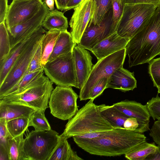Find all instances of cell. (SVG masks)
<instances>
[{
    "mask_svg": "<svg viewBox=\"0 0 160 160\" xmlns=\"http://www.w3.org/2000/svg\"><path fill=\"white\" fill-rule=\"evenodd\" d=\"M134 74L123 67L119 68L109 78L107 88H111L124 92L133 90L137 87Z\"/></svg>",
    "mask_w": 160,
    "mask_h": 160,
    "instance_id": "e0dca14e",
    "label": "cell"
},
{
    "mask_svg": "<svg viewBox=\"0 0 160 160\" xmlns=\"http://www.w3.org/2000/svg\"><path fill=\"white\" fill-rule=\"evenodd\" d=\"M158 89V93H160V86H159L158 88H157Z\"/></svg>",
    "mask_w": 160,
    "mask_h": 160,
    "instance_id": "c3c4849f",
    "label": "cell"
},
{
    "mask_svg": "<svg viewBox=\"0 0 160 160\" xmlns=\"http://www.w3.org/2000/svg\"><path fill=\"white\" fill-rule=\"evenodd\" d=\"M112 8L100 24H95L89 21L77 45L90 51L98 43L116 32L112 28Z\"/></svg>",
    "mask_w": 160,
    "mask_h": 160,
    "instance_id": "7c38bea8",
    "label": "cell"
},
{
    "mask_svg": "<svg viewBox=\"0 0 160 160\" xmlns=\"http://www.w3.org/2000/svg\"><path fill=\"white\" fill-rule=\"evenodd\" d=\"M83 0H69L67 5L66 11L74 9L78 6Z\"/></svg>",
    "mask_w": 160,
    "mask_h": 160,
    "instance_id": "bcb514c9",
    "label": "cell"
},
{
    "mask_svg": "<svg viewBox=\"0 0 160 160\" xmlns=\"http://www.w3.org/2000/svg\"><path fill=\"white\" fill-rule=\"evenodd\" d=\"M99 111L103 117L115 128L123 127L125 120L129 117L111 106L102 104L98 105Z\"/></svg>",
    "mask_w": 160,
    "mask_h": 160,
    "instance_id": "cb8c5ba5",
    "label": "cell"
},
{
    "mask_svg": "<svg viewBox=\"0 0 160 160\" xmlns=\"http://www.w3.org/2000/svg\"><path fill=\"white\" fill-rule=\"evenodd\" d=\"M146 105L153 120L160 118V97L158 95L149 100Z\"/></svg>",
    "mask_w": 160,
    "mask_h": 160,
    "instance_id": "d590c367",
    "label": "cell"
},
{
    "mask_svg": "<svg viewBox=\"0 0 160 160\" xmlns=\"http://www.w3.org/2000/svg\"><path fill=\"white\" fill-rule=\"evenodd\" d=\"M77 44L73 40L70 32L67 30L61 32L48 61L72 52L74 48Z\"/></svg>",
    "mask_w": 160,
    "mask_h": 160,
    "instance_id": "ffe728a7",
    "label": "cell"
},
{
    "mask_svg": "<svg viewBox=\"0 0 160 160\" xmlns=\"http://www.w3.org/2000/svg\"><path fill=\"white\" fill-rule=\"evenodd\" d=\"M109 78H102L97 83L91 90L90 99L94 100L101 95L105 89L107 88Z\"/></svg>",
    "mask_w": 160,
    "mask_h": 160,
    "instance_id": "74e56055",
    "label": "cell"
},
{
    "mask_svg": "<svg viewBox=\"0 0 160 160\" xmlns=\"http://www.w3.org/2000/svg\"><path fill=\"white\" fill-rule=\"evenodd\" d=\"M41 61V47L40 43L30 62L27 72L31 73L44 68L42 66Z\"/></svg>",
    "mask_w": 160,
    "mask_h": 160,
    "instance_id": "8d00e7d4",
    "label": "cell"
},
{
    "mask_svg": "<svg viewBox=\"0 0 160 160\" xmlns=\"http://www.w3.org/2000/svg\"><path fill=\"white\" fill-rule=\"evenodd\" d=\"M42 26L48 30L55 29L65 31L67 30L68 22L63 13L55 9L48 12L42 22Z\"/></svg>",
    "mask_w": 160,
    "mask_h": 160,
    "instance_id": "7402d4cb",
    "label": "cell"
},
{
    "mask_svg": "<svg viewBox=\"0 0 160 160\" xmlns=\"http://www.w3.org/2000/svg\"><path fill=\"white\" fill-rule=\"evenodd\" d=\"M11 50L9 34L5 22L0 23V65H2Z\"/></svg>",
    "mask_w": 160,
    "mask_h": 160,
    "instance_id": "f546056e",
    "label": "cell"
},
{
    "mask_svg": "<svg viewBox=\"0 0 160 160\" xmlns=\"http://www.w3.org/2000/svg\"><path fill=\"white\" fill-rule=\"evenodd\" d=\"M8 0H0V23L5 22L8 10Z\"/></svg>",
    "mask_w": 160,
    "mask_h": 160,
    "instance_id": "60d3db41",
    "label": "cell"
},
{
    "mask_svg": "<svg viewBox=\"0 0 160 160\" xmlns=\"http://www.w3.org/2000/svg\"><path fill=\"white\" fill-rule=\"evenodd\" d=\"M113 106L129 117L142 120H149L151 117L145 105L134 101L125 100L114 103Z\"/></svg>",
    "mask_w": 160,
    "mask_h": 160,
    "instance_id": "ac0fdd59",
    "label": "cell"
},
{
    "mask_svg": "<svg viewBox=\"0 0 160 160\" xmlns=\"http://www.w3.org/2000/svg\"><path fill=\"white\" fill-rule=\"evenodd\" d=\"M148 73L154 87L160 86V57L153 59L149 63Z\"/></svg>",
    "mask_w": 160,
    "mask_h": 160,
    "instance_id": "e575fe53",
    "label": "cell"
},
{
    "mask_svg": "<svg viewBox=\"0 0 160 160\" xmlns=\"http://www.w3.org/2000/svg\"><path fill=\"white\" fill-rule=\"evenodd\" d=\"M50 10L44 2L39 11L32 18L8 30L10 37L11 49L18 43L30 37L42 26Z\"/></svg>",
    "mask_w": 160,
    "mask_h": 160,
    "instance_id": "4fadbf2b",
    "label": "cell"
},
{
    "mask_svg": "<svg viewBox=\"0 0 160 160\" xmlns=\"http://www.w3.org/2000/svg\"><path fill=\"white\" fill-rule=\"evenodd\" d=\"M43 72L44 68L31 73L27 72L18 83L8 91L3 97L20 93L36 77Z\"/></svg>",
    "mask_w": 160,
    "mask_h": 160,
    "instance_id": "4dcf8cb0",
    "label": "cell"
},
{
    "mask_svg": "<svg viewBox=\"0 0 160 160\" xmlns=\"http://www.w3.org/2000/svg\"><path fill=\"white\" fill-rule=\"evenodd\" d=\"M124 48L98 60L93 67L90 75L82 87L80 89V101L90 99L91 90L101 79L109 78L117 69L123 67L126 56Z\"/></svg>",
    "mask_w": 160,
    "mask_h": 160,
    "instance_id": "52a82bcc",
    "label": "cell"
},
{
    "mask_svg": "<svg viewBox=\"0 0 160 160\" xmlns=\"http://www.w3.org/2000/svg\"><path fill=\"white\" fill-rule=\"evenodd\" d=\"M33 34L12 48L4 62L0 65V85L3 82L12 65Z\"/></svg>",
    "mask_w": 160,
    "mask_h": 160,
    "instance_id": "603a6c76",
    "label": "cell"
},
{
    "mask_svg": "<svg viewBox=\"0 0 160 160\" xmlns=\"http://www.w3.org/2000/svg\"><path fill=\"white\" fill-rule=\"evenodd\" d=\"M72 52L48 61L44 67L47 77L57 86L78 88Z\"/></svg>",
    "mask_w": 160,
    "mask_h": 160,
    "instance_id": "9c48e42d",
    "label": "cell"
},
{
    "mask_svg": "<svg viewBox=\"0 0 160 160\" xmlns=\"http://www.w3.org/2000/svg\"><path fill=\"white\" fill-rule=\"evenodd\" d=\"M0 160H9L8 150L1 145H0Z\"/></svg>",
    "mask_w": 160,
    "mask_h": 160,
    "instance_id": "f6af8a7d",
    "label": "cell"
},
{
    "mask_svg": "<svg viewBox=\"0 0 160 160\" xmlns=\"http://www.w3.org/2000/svg\"><path fill=\"white\" fill-rule=\"evenodd\" d=\"M43 3L42 0H13L9 6L5 20L8 30L32 18Z\"/></svg>",
    "mask_w": 160,
    "mask_h": 160,
    "instance_id": "8fae6325",
    "label": "cell"
},
{
    "mask_svg": "<svg viewBox=\"0 0 160 160\" xmlns=\"http://www.w3.org/2000/svg\"><path fill=\"white\" fill-rule=\"evenodd\" d=\"M6 122L5 119L0 118V145L8 150V139L9 134L7 128Z\"/></svg>",
    "mask_w": 160,
    "mask_h": 160,
    "instance_id": "f35d334b",
    "label": "cell"
},
{
    "mask_svg": "<svg viewBox=\"0 0 160 160\" xmlns=\"http://www.w3.org/2000/svg\"><path fill=\"white\" fill-rule=\"evenodd\" d=\"M128 41L119 36L116 32L98 43L90 51L99 60L125 48Z\"/></svg>",
    "mask_w": 160,
    "mask_h": 160,
    "instance_id": "2e32d148",
    "label": "cell"
},
{
    "mask_svg": "<svg viewBox=\"0 0 160 160\" xmlns=\"http://www.w3.org/2000/svg\"><path fill=\"white\" fill-rule=\"evenodd\" d=\"M144 160H160V145H158L155 152L149 155Z\"/></svg>",
    "mask_w": 160,
    "mask_h": 160,
    "instance_id": "7bdbcfd3",
    "label": "cell"
},
{
    "mask_svg": "<svg viewBox=\"0 0 160 160\" xmlns=\"http://www.w3.org/2000/svg\"><path fill=\"white\" fill-rule=\"evenodd\" d=\"M69 0H54L57 9L61 11H66Z\"/></svg>",
    "mask_w": 160,
    "mask_h": 160,
    "instance_id": "ee69618b",
    "label": "cell"
},
{
    "mask_svg": "<svg viewBox=\"0 0 160 160\" xmlns=\"http://www.w3.org/2000/svg\"><path fill=\"white\" fill-rule=\"evenodd\" d=\"M125 48L129 67L149 63L160 55V5Z\"/></svg>",
    "mask_w": 160,
    "mask_h": 160,
    "instance_id": "7a4b0ae2",
    "label": "cell"
},
{
    "mask_svg": "<svg viewBox=\"0 0 160 160\" xmlns=\"http://www.w3.org/2000/svg\"><path fill=\"white\" fill-rule=\"evenodd\" d=\"M54 0H44L43 2L48 7L49 10L52 11L54 10Z\"/></svg>",
    "mask_w": 160,
    "mask_h": 160,
    "instance_id": "7dc6e473",
    "label": "cell"
},
{
    "mask_svg": "<svg viewBox=\"0 0 160 160\" xmlns=\"http://www.w3.org/2000/svg\"><path fill=\"white\" fill-rule=\"evenodd\" d=\"M61 31L57 30H51L47 32L43 37L41 43V47L42 66L48 62L57 41Z\"/></svg>",
    "mask_w": 160,
    "mask_h": 160,
    "instance_id": "d4e9b609",
    "label": "cell"
},
{
    "mask_svg": "<svg viewBox=\"0 0 160 160\" xmlns=\"http://www.w3.org/2000/svg\"><path fill=\"white\" fill-rule=\"evenodd\" d=\"M23 134L13 138L9 134L8 139V150L9 160H28L24 149Z\"/></svg>",
    "mask_w": 160,
    "mask_h": 160,
    "instance_id": "484cf974",
    "label": "cell"
},
{
    "mask_svg": "<svg viewBox=\"0 0 160 160\" xmlns=\"http://www.w3.org/2000/svg\"><path fill=\"white\" fill-rule=\"evenodd\" d=\"M78 97L71 87L57 86L52 91L49 99L51 113L63 120L70 119L78 110Z\"/></svg>",
    "mask_w": 160,
    "mask_h": 160,
    "instance_id": "30bf717a",
    "label": "cell"
},
{
    "mask_svg": "<svg viewBox=\"0 0 160 160\" xmlns=\"http://www.w3.org/2000/svg\"><path fill=\"white\" fill-rule=\"evenodd\" d=\"M72 53L78 88L80 89L87 80L93 67L92 58L89 51L78 45L74 47Z\"/></svg>",
    "mask_w": 160,
    "mask_h": 160,
    "instance_id": "9a60e30c",
    "label": "cell"
},
{
    "mask_svg": "<svg viewBox=\"0 0 160 160\" xmlns=\"http://www.w3.org/2000/svg\"><path fill=\"white\" fill-rule=\"evenodd\" d=\"M158 6L149 4H125L116 32L128 40L140 30Z\"/></svg>",
    "mask_w": 160,
    "mask_h": 160,
    "instance_id": "8992f818",
    "label": "cell"
},
{
    "mask_svg": "<svg viewBox=\"0 0 160 160\" xmlns=\"http://www.w3.org/2000/svg\"><path fill=\"white\" fill-rule=\"evenodd\" d=\"M36 110L24 105L0 102V118L6 121L20 117L30 118Z\"/></svg>",
    "mask_w": 160,
    "mask_h": 160,
    "instance_id": "d6986e66",
    "label": "cell"
},
{
    "mask_svg": "<svg viewBox=\"0 0 160 160\" xmlns=\"http://www.w3.org/2000/svg\"><path fill=\"white\" fill-rule=\"evenodd\" d=\"M94 0H83L74 9L69 22L71 34L78 44L91 19L94 5Z\"/></svg>",
    "mask_w": 160,
    "mask_h": 160,
    "instance_id": "5bb4252c",
    "label": "cell"
},
{
    "mask_svg": "<svg viewBox=\"0 0 160 160\" xmlns=\"http://www.w3.org/2000/svg\"><path fill=\"white\" fill-rule=\"evenodd\" d=\"M125 4H149L160 5V0H122Z\"/></svg>",
    "mask_w": 160,
    "mask_h": 160,
    "instance_id": "b9f144b4",
    "label": "cell"
},
{
    "mask_svg": "<svg viewBox=\"0 0 160 160\" xmlns=\"http://www.w3.org/2000/svg\"><path fill=\"white\" fill-rule=\"evenodd\" d=\"M93 101L90 99L72 118L68 120L60 136L68 139L75 136L104 132L115 128L100 114L98 105Z\"/></svg>",
    "mask_w": 160,
    "mask_h": 160,
    "instance_id": "3957f363",
    "label": "cell"
},
{
    "mask_svg": "<svg viewBox=\"0 0 160 160\" xmlns=\"http://www.w3.org/2000/svg\"><path fill=\"white\" fill-rule=\"evenodd\" d=\"M157 148L154 142L149 143L146 141L125 154V157L130 160H144L149 155L155 152Z\"/></svg>",
    "mask_w": 160,
    "mask_h": 160,
    "instance_id": "4316f807",
    "label": "cell"
},
{
    "mask_svg": "<svg viewBox=\"0 0 160 160\" xmlns=\"http://www.w3.org/2000/svg\"><path fill=\"white\" fill-rule=\"evenodd\" d=\"M60 137L58 143L48 160H83L72 149L68 139Z\"/></svg>",
    "mask_w": 160,
    "mask_h": 160,
    "instance_id": "44dd1931",
    "label": "cell"
},
{
    "mask_svg": "<svg viewBox=\"0 0 160 160\" xmlns=\"http://www.w3.org/2000/svg\"><path fill=\"white\" fill-rule=\"evenodd\" d=\"M72 137L78 146L89 153L109 157L125 155L146 141L143 133L122 127L103 132L99 137L92 139Z\"/></svg>",
    "mask_w": 160,
    "mask_h": 160,
    "instance_id": "6da1fadb",
    "label": "cell"
},
{
    "mask_svg": "<svg viewBox=\"0 0 160 160\" xmlns=\"http://www.w3.org/2000/svg\"><path fill=\"white\" fill-rule=\"evenodd\" d=\"M46 32L42 26L28 41L3 82L0 85V98L18 83L26 73L30 62Z\"/></svg>",
    "mask_w": 160,
    "mask_h": 160,
    "instance_id": "5b68a950",
    "label": "cell"
},
{
    "mask_svg": "<svg viewBox=\"0 0 160 160\" xmlns=\"http://www.w3.org/2000/svg\"><path fill=\"white\" fill-rule=\"evenodd\" d=\"M30 118L20 117L6 122V126L9 134L14 138L24 134L29 127Z\"/></svg>",
    "mask_w": 160,
    "mask_h": 160,
    "instance_id": "f1b7e54d",
    "label": "cell"
},
{
    "mask_svg": "<svg viewBox=\"0 0 160 160\" xmlns=\"http://www.w3.org/2000/svg\"><path fill=\"white\" fill-rule=\"evenodd\" d=\"M112 27L116 32L117 27L122 16L125 3L122 0H112Z\"/></svg>",
    "mask_w": 160,
    "mask_h": 160,
    "instance_id": "836d02e7",
    "label": "cell"
},
{
    "mask_svg": "<svg viewBox=\"0 0 160 160\" xmlns=\"http://www.w3.org/2000/svg\"><path fill=\"white\" fill-rule=\"evenodd\" d=\"M94 5L90 21L99 25L112 8V0H94Z\"/></svg>",
    "mask_w": 160,
    "mask_h": 160,
    "instance_id": "83f0119b",
    "label": "cell"
},
{
    "mask_svg": "<svg viewBox=\"0 0 160 160\" xmlns=\"http://www.w3.org/2000/svg\"><path fill=\"white\" fill-rule=\"evenodd\" d=\"M45 111L36 110L31 116L29 123V127L32 126L35 130L49 131L51 126L44 114Z\"/></svg>",
    "mask_w": 160,
    "mask_h": 160,
    "instance_id": "1f68e13d",
    "label": "cell"
},
{
    "mask_svg": "<svg viewBox=\"0 0 160 160\" xmlns=\"http://www.w3.org/2000/svg\"><path fill=\"white\" fill-rule=\"evenodd\" d=\"M60 138L54 130H32L24 138V149L28 160H48Z\"/></svg>",
    "mask_w": 160,
    "mask_h": 160,
    "instance_id": "ba28073f",
    "label": "cell"
},
{
    "mask_svg": "<svg viewBox=\"0 0 160 160\" xmlns=\"http://www.w3.org/2000/svg\"><path fill=\"white\" fill-rule=\"evenodd\" d=\"M42 73L36 77L20 93L0 98V102L21 104L36 110L45 111L51 92L53 82Z\"/></svg>",
    "mask_w": 160,
    "mask_h": 160,
    "instance_id": "277c9868",
    "label": "cell"
},
{
    "mask_svg": "<svg viewBox=\"0 0 160 160\" xmlns=\"http://www.w3.org/2000/svg\"><path fill=\"white\" fill-rule=\"evenodd\" d=\"M150 130V136L155 143L160 145V118L154 122Z\"/></svg>",
    "mask_w": 160,
    "mask_h": 160,
    "instance_id": "ab89813d",
    "label": "cell"
},
{
    "mask_svg": "<svg viewBox=\"0 0 160 160\" xmlns=\"http://www.w3.org/2000/svg\"><path fill=\"white\" fill-rule=\"evenodd\" d=\"M150 120H142L135 118L129 117L125 121L123 127L126 129L143 133L150 130Z\"/></svg>",
    "mask_w": 160,
    "mask_h": 160,
    "instance_id": "d6a6232c",
    "label": "cell"
}]
</instances>
